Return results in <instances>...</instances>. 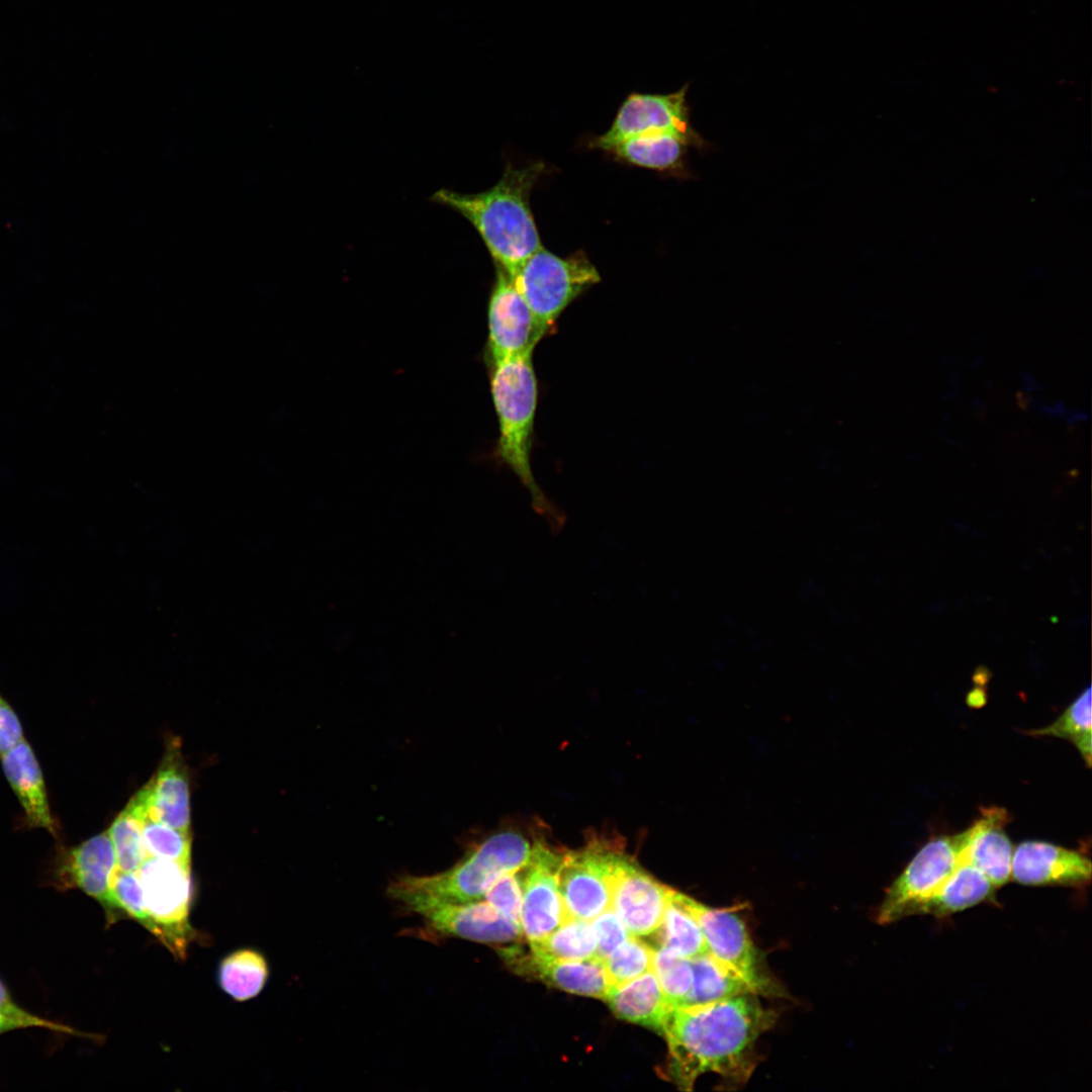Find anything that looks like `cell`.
Listing matches in <instances>:
<instances>
[{
    "label": "cell",
    "instance_id": "cell-1",
    "mask_svg": "<svg viewBox=\"0 0 1092 1092\" xmlns=\"http://www.w3.org/2000/svg\"><path fill=\"white\" fill-rule=\"evenodd\" d=\"M776 1018L754 993L672 1008L661 1033L668 1046L667 1076L685 1091L710 1072L744 1083L755 1068V1043Z\"/></svg>",
    "mask_w": 1092,
    "mask_h": 1092
},
{
    "label": "cell",
    "instance_id": "cell-2",
    "mask_svg": "<svg viewBox=\"0 0 1092 1092\" xmlns=\"http://www.w3.org/2000/svg\"><path fill=\"white\" fill-rule=\"evenodd\" d=\"M543 170L542 163L522 168L508 164L497 183L485 191L465 194L444 188L431 199L467 219L495 266L513 278L522 264L543 247L530 207L531 191Z\"/></svg>",
    "mask_w": 1092,
    "mask_h": 1092
},
{
    "label": "cell",
    "instance_id": "cell-3",
    "mask_svg": "<svg viewBox=\"0 0 1092 1092\" xmlns=\"http://www.w3.org/2000/svg\"><path fill=\"white\" fill-rule=\"evenodd\" d=\"M533 351L491 365L490 390L499 429L497 455L527 487L534 510L557 532L565 516L539 488L530 462L538 400Z\"/></svg>",
    "mask_w": 1092,
    "mask_h": 1092
},
{
    "label": "cell",
    "instance_id": "cell-4",
    "mask_svg": "<svg viewBox=\"0 0 1092 1092\" xmlns=\"http://www.w3.org/2000/svg\"><path fill=\"white\" fill-rule=\"evenodd\" d=\"M532 846L516 831L497 832L452 868L431 876H402L388 887V895L403 905L416 900L466 903L482 900L503 875L525 869Z\"/></svg>",
    "mask_w": 1092,
    "mask_h": 1092
},
{
    "label": "cell",
    "instance_id": "cell-5",
    "mask_svg": "<svg viewBox=\"0 0 1092 1092\" xmlns=\"http://www.w3.org/2000/svg\"><path fill=\"white\" fill-rule=\"evenodd\" d=\"M513 280L545 336L563 310L599 283L601 276L583 253L563 258L542 247L522 264Z\"/></svg>",
    "mask_w": 1092,
    "mask_h": 1092
},
{
    "label": "cell",
    "instance_id": "cell-6",
    "mask_svg": "<svg viewBox=\"0 0 1092 1092\" xmlns=\"http://www.w3.org/2000/svg\"><path fill=\"white\" fill-rule=\"evenodd\" d=\"M155 936L178 959H184L193 937L189 923L192 900L190 864L147 856L136 871Z\"/></svg>",
    "mask_w": 1092,
    "mask_h": 1092
},
{
    "label": "cell",
    "instance_id": "cell-7",
    "mask_svg": "<svg viewBox=\"0 0 1092 1092\" xmlns=\"http://www.w3.org/2000/svg\"><path fill=\"white\" fill-rule=\"evenodd\" d=\"M968 830L925 843L887 889L877 921L889 924L910 916L917 904L935 892L965 859Z\"/></svg>",
    "mask_w": 1092,
    "mask_h": 1092
},
{
    "label": "cell",
    "instance_id": "cell-8",
    "mask_svg": "<svg viewBox=\"0 0 1092 1092\" xmlns=\"http://www.w3.org/2000/svg\"><path fill=\"white\" fill-rule=\"evenodd\" d=\"M689 84L668 94L630 93L619 107L610 128L594 140L593 146L610 151L629 138L666 132L690 147L705 149L708 144L692 126L687 101Z\"/></svg>",
    "mask_w": 1092,
    "mask_h": 1092
},
{
    "label": "cell",
    "instance_id": "cell-9",
    "mask_svg": "<svg viewBox=\"0 0 1092 1092\" xmlns=\"http://www.w3.org/2000/svg\"><path fill=\"white\" fill-rule=\"evenodd\" d=\"M674 896L699 924L709 952L716 960L738 974L755 994L777 993L746 925L735 910L711 908L677 891Z\"/></svg>",
    "mask_w": 1092,
    "mask_h": 1092
},
{
    "label": "cell",
    "instance_id": "cell-10",
    "mask_svg": "<svg viewBox=\"0 0 1092 1092\" xmlns=\"http://www.w3.org/2000/svg\"><path fill=\"white\" fill-rule=\"evenodd\" d=\"M622 854L601 840L564 853L558 885L569 917L590 922L611 908L612 879Z\"/></svg>",
    "mask_w": 1092,
    "mask_h": 1092
},
{
    "label": "cell",
    "instance_id": "cell-11",
    "mask_svg": "<svg viewBox=\"0 0 1092 1092\" xmlns=\"http://www.w3.org/2000/svg\"><path fill=\"white\" fill-rule=\"evenodd\" d=\"M564 853L544 842L532 846L526 876L522 882V932L530 944L539 942L568 918L560 892L559 872Z\"/></svg>",
    "mask_w": 1092,
    "mask_h": 1092
},
{
    "label": "cell",
    "instance_id": "cell-12",
    "mask_svg": "<svg viewBox=\"0 0 1092 1092\" xmlns=\"http://www.w3.org/2000/svg\"><path fill=\"white\" fill-rule=\"evenodd\" d=\"M117 869L115 850L106 831L61 850L53 876L58 888L78 889L95 899L103 908L107 922L113 923L123 918L111 895Z\"/></svg>",
    "mask_w": 1092,
    "mask_h": 1092
},
{
    "label": "cell",
    "instance_id": "cell-13",
    "mask_svg": "<svg viewBox=\"0 0 1092 1092\" xmlns=\"http://www.w3.org/2000/svg\"><path fill=\"white\" fill-rule=\"evenodd\" d=\"M405 906L446 935L491 944L518 942L523 936L520 924L505 917L484 899L466 903L416 900Z\"/></svg>",
    "mask_w": 1092,
    "mask_h": 1092
},
{
    "label": "cell",
    "instance_id": "cell-14",
    "mask_svg": "<svg viewBox=\"0 0 1092 1092\" xmlns=\"http://www.w3.org/2000/svg\"><path fill=\"white\" fill-rule=\"evenodd\" d=\"M672 893L631 857L621 855L612 879L611 908L632 935L656 933Z\"/></svg>",
    "mask_w": 1092,
    "mask_h": 1092
},
{
    "label": "cell",
    "instance_id": "cell-15",
    "mask_svg": "<svg viewBox=\"0 0 1092 1092\" xmlns=\"http://www.w3.org/2000/svg\"><path fill=\"white\" fill-rule=\"evenodd\" d=\"M496 276L488 302V352L491 365L534 350L544 337L513 278L495 266Z\"/></svg>",
    "mask_w": 1092,
    "mask_h": 1092
},
{
    "label": "cell",
    "instance_id": "cell-16",
    "mask_svg": "<svg viewBox=\"0 0 1092 1092\" xmlns=\"http://www.w3.org/2000/svg\"><path fill=\"white\" fill-rule=\"evenodd\" d=\"M1091 874L1090 858L1077 850L1039 840L1023 841L1013 850L1011 878L1022 885L1084 888Z\"/></svg>",
    "mask_w": 1092,
    "mask_h": 1092
},
{
    "label": "cell",
    "instance_id": "cell-17",
    "mask_svg": "<svg viewBox=\"0 0 1092 1092\" xmlns=\"http://www.w3.org/2000/svg\"><path fill=\"white\" fill-rule=\"evenodd\" d=\"M499 953L515 970L572 994L605 1000L613 986L604 962L596 957L581 961L551 960L532 952L527 957L514 945L500 948Z\"/></svg>",
    "mask_w": 1092,
    "mask_h": 1092
},
{
    "label": "cell",
    "instance_id": "cell-18",
    "mask_svg": "<svg viewBox=\"0 0 1092 1092\" xmlns=\"http://www.w3.org/2000/svg\"><path fill=\"white\" fill-rule=\"evenodd\" d=\"M1009 821L1005 809L989 807L981 810L968 830L964 850L968 862L979 869L998 889L1009 882L1013 846L1004 827Z\"/></svg>",
    "mask_w": 1092,
    "mask_h": 1092
},
{
    "label": "cell",
    "instance_id": "cell-19",
    "mask_svg": "<svg viewBox=\"0 0 1092 1092\" xmlns=\"http://www.w3.org/2000/svg\"><path fill=\"white\" fill-rule=\"evenodd\" d=\"M1 763L4 775L22 807L27 824L58 836L42 771L28 742L23 739L2 754Z\"/></svg>",
    "mask_w": 1092,
    "mask_h": 1092
},
{
    "label": "cell",
    "instance_id": "cell-20",
    "mask_svg": "<svg viewBox=\"0 0 1092 1092\" xmlns=\"http://www.w3.org/2000/svg\"><path fill=\"white\" fill-rule=\"evenodd\" d=\"M141 814L174 828L189 830V786L184 768L169 757L132 798Z\"/></svg>",
    "mask_w": 1092,
    "mask_h": 1092
},
{
    "label": "cell",
    "instance_id": "cell-21",
    "mask_svg": "<svg viewBox=\"0 0 1092 1092\" xmlns=\"http://www.w3.org/2000/svg\"><path fill=\"white\" fill-rule=\"evenodd\" d=\"M605 1001L617 1017L659 1034L672 1009L652 970L627 983L612 986Z\"/></svg>",
    "mask_w": 1092,
    "mask_h": 1092
},
{
    "label": "cell",
    "instance_id": "cell-22",
    "mask_svg": "<svg viewBox=\"0 0 1092 1092\" xmlns=\"http://www.w3.org/2000/svg\"><path fill=\"white\" fill-rule=\"evenodd\" d=\"M997 888L966 857L950 877L915 906L911 915L945 917L994 898Z\"/></svg>",
    "mask_w": 1092,
    "mask_h": 1092
},
{
    "label": "cell",
    "instance_id": "cell-23",
    "mask_svg": "<svg viewBox=\"0 0 1092 1092\" xmlns=\"http://www.w3.org/2000/svg\"><path fill=\"white\" fill-rule=\"evenodd\" d=\"M690 146L672 133L639 134L616 145L609 152L629 164L657 171H684Z\"/></svg>",
    "mask_w": 1092,
    "mask_h": 1092
},
{
    "label": "cell",
    "instance_id": "cell-24",
    "mask_svg": "<svg viewBox=\"0 0 1092 1092\" xmlns=\"http://www.w3.org/2000/svg\"><path fill=\"white\" fill-rule=\"evenodd\" d=\"M690 960L693 968V985L681 1006L705 1004L754 993L738 974L724 966L710 952Z\"/></svg>",
    "mask_w": 1092,
    "mask_h": 1092
},
{
    "label": "cell",
    "instance_id": "cell-25",
    "mask_svg": "<svg viewBox=\"0 0 1092 1092\" xmlns=\"http://www.w3.org/2000/svg\"><path fill=\"white\" fill-rule=\"evenodd\" d=\"M265 958L252 948H242L225 957L218 968L220 988L237 1001L256 997L268 979Z\"/></svg>",
    "mask_w": 1092,
    "mask_h": 1092
},
{
    "label": "cell",
    "instance_id": "cell-26",
    "mask_svg": "<svg viewBox=\"0 0 1092 1092\" xmlns=\"http://www.w3.org/2000/svg\"><path fill=\"white\" fill-rule=\"evenodd\" d=\"M530 945L532 953L551 960L581 961L595 958L597 952L590 922L571 917L546 938Z\"/></svg>",
    "mask_w": 1092,
    "mask_h": 1092
},
{
    "label": "cell",
    "instance_id": "cell-27",
    "mask_svg": "<svg viewBox=\"0 0 1092 1092\" xmlns=\"http://www.w3.org/2000/svg\"><path fill=\"white\" fill-rule=\"evenodd\" d=\"M675 890L656 931L659 946L693 959L709 952L703 932L691 913L676 900Z\"/></svg>",
    "mask_w": 1092,
    "mask_h": 1092
},
{
    "label": "cell",
    "instance_id": "cell-28",
    "mask_svg": "<svg viewBox=\"0 0 1092 1092\" xmlns=\"http://www.w3.org/2000/svg\"><path fill=\"white\" fill-rule=\"evenodd\" d=\"M1071 741L1088 767L1091 766V689L1087 688L1051 725L1027 732Z\"/></svg>",
    "mask_w": 1092,
    "mask_h": 1092
},
{
    "label": "cell",
    "instance_id": "cell-29",
    "mask_svg": "<svg viewBox=\"0 0 1092 1092\" xmlns=\"http://www.w3.org/2000/svg\"><path fill=\"white\" fill-rule=\"evenodd\" d=\"M107 832L115 850L117 868L125 872H136L147 853L142 834V817L130 803L114 819Z\"/></svg>",
    "mask_w": 1092,
    "mask_h": 1092
},
{
    "label": "cell",
    "instance_id": "cell-30",
    "mask_svg": "<svg viewBox=\"0 0 1092 1092\" xmlns=\"http://www.w3.org/2000/svg\"><path fill=\"white\" fill-rule=\"evenodd\" d=\"M652 971L669 1005L672 1008L681 1006L693 985L691 960L658 946L654 948Z\"/></svg>",
    "mask_w": 1092,
    "mask_h": 1092
},
{
    "label": "cell",
    "instance_id": "cell-31",
    "mask_svg": "<svg viewBox=\"0 0 1092 1092\" xmlns=\"http://www.w3.org/2000/svg\"><path fill=\"white\" fill-rule=\"evenodd\" d=\"M141 817L147 856L190 864L192 838L189 830L177 829L147 816Z\"/></svg>",
    "mask_w": 1092,
    "mask_h": 1092
},
{
    "label": "cell",
    "instance_id": "cell-32",
    "mask_svg": "<svg viewBox=\"0 0 1092 1092\" xmlns=\"http://www.w3.org/2000/svg\"><path fill=\"white\" fill-rule=\"evenodd\" d=\"M654 948L632 935L603 961L612 985H621L652 970Z\"/></svg>",
    "mask_w": 1092,
    "mask_h": 1092
},
{
    "label": "cell",
    "instance_id": "cell-33",
    "mask_svg": "<svg viewBox=\"0 0 1092 1092\" xmlns=\"http://www.w3.org/2000/svg\"><path fill=\"white\" fill-rule=\"evenodd\" d=\"M111 895L123 917L127 916L135 919L155 934V927L146 909L136 872H125L117 869L112 881Z\"/></svg>",
    "mask_w": 1092,
    "mask_h": 1092
},
{
    "label": "cell",
    "instance_id": "cell-34",
    "mask_svg": "<svg viewBox=\"0 0 1092 1092\" xmlns=\"http://www.w3.org/2000/svg\"><path fill=\"white\" fill-rule=\"evenodd\" d=\"M518 873H508L499 877L487 889L483 899L505 917L521 925L523 890Z\"/></svg>",
    "mask_w": 1092,
    "mask_h": 1092
},
{
    "label": "cell",
    "instance_id": "cell-35",
    "mask_svg": "<svg viewBox=\"0 0 1092 1092\" xmlns=\"http://www.w3.org/2000/svg\"><path fill=\"white\" fill-rule=\"evenodd\" d=\"M597 938L596 958H605L632 934L625 927L612 908L604 911L592 920Z\"/></svg>",
    "mask_w": 1092,
    "mask_h": 1092
},
{
    "label": "cell",
    "instance_id": "cell-36",
    "mask_svg": "<svg viewBox=\"0 0 1092 1092\" xmlns=\"http://www.w3.org/2000/svg\"><path fill=\"white\" fill-rule=\"evenodd\" d=\"M0 1012L8 1017L20 1022L24 1028L28 1027H40L49 1029L51 1031L66 1033L70 1035H81L82 1032L74 1029L69 1025L55 1022L42 1017H39L19 1006L10 995L7 987L0 979Z\"/></svg>",
    "mask_w": 1092,
    "mask_h": 1092
},
{
    "label": "cell",
    "instance_id": "cell-37",
    "mask_svg": "<svg viewBox=\"0 0 1092 1092\" xmlns=\"http://www.w3.org/2000/svg\"><path fill=\"white\" fill-rule=\"evenodd\" d=\"M18 716L0 694V756L23 740Z\"/></svg>",
    "mask_w": 1092,
    "mask_h": 1092
},
{
    "label": "cell",
    "instance_id": "cell-38",
    "mask_svg": "<svg viewBox=\"0 0 1092 1092\" xmlns=\"http://www.w3.org/2000/svg\"><path fill=\"white\" fill-rule=\"evenodd\" d=\"M21 1028L24 1027L20 1022L0 1012V1035L8 1031Z\"/></svg>",
    "mask_w": 1092,
    "mask_h": 1092
}]
</instances>
